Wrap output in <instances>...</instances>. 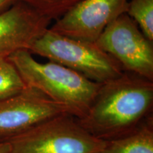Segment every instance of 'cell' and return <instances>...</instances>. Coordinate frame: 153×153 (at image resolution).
Here are the masks:
<instances>
[{
  "mask_svg": "<svg viewBox=\"0 0 153 153\" xmlns=\"http://www.w3.org/2000/svg\"><path fill=\"white\" fill-rule=\"evenodd\" d=\"M153 81L133 73H123L101 84L89 110L77 119L89 133L104 141L131 133L152 117Z\"/></svg>",
  "mask_w": 153,
  "mask_h": 153,
  "instance_id": "1",
  "label": "cell"
},
{
  "mask_svg": "<svg viewBox=\"0 0 153 153\" xmlns=\"http://www.w3.org/2000/svg\"><path fill=\"white\" fill-rule=\"evenodd\" d=\"M8 59L26 87L41 91L48 98L68 108L77 119L89 110L101 83L89 79L73 70L51 62H38L28 50H19Z\"/></svg>",
  "mask_w": 153,
  "mask_h": 153,
  "instance_id": "2",
  "label": "cell"
},
{
  "mask_svg": "<svg viewBox=\"0 0 153 153\" xmlns=\"http://www.w3.org/2000/svg\"><path fill=\"white\" fill-rule=\"evenodd\" d=\"M28 51L105 83L123 73L120 65L96 44L55 33L49 29L36 39Z\"/></svg>",
  "mask_w": 153,
  "mask_h": 153,
  "instance_id": "3",
  "label": "cell"
},
{
  "mask_svg": "<svg viewBox=\"0 0 153 153\" xmlns=\"http://www.w3.org/2000/svg\"><path fill=\"white\" fill-rule=\"evenodd\" d=\"M7 143L10 153H102L106 145L69 114L51 118Z\"/></svg>",
  "mask_w": 153,
  "mask_h": 153,
  "instance_id": "4",
  "label": "cell"
},
{
  "mask_svg": "<svg viewBox=\"0 0 153 153\" xmlns=\"http://www.w3.org/2000/svg\"><path fill=\"white\" fill-rule=\"evenodd\" d=\"M96 44L119 63L123 71L153 81V41L126 13L106 26Z\"/></svg>",
  "mask_w": 153,
  "mask_h": 153,
  "instance_id": "5",
  "label": "cell"
},
{
  "mask_svg": "<svg viewBox=\"0 0 153 153\" xmlns=\"http://www.w3.org/2000/svg\"><path fill=\"white\" fill-rule=\"evenodd\" d=\"M65 114H71L66 107L41 91L26 87L0 100V143L8 142L51 118Z\"/></svg>",
  "mask_w": 153,
  "mask_h": 153,
  "instance_id": "6",
  "label": "cell"
},
{
  "mask_svg": "<svg viewBox=\"0 0 153 153\" xmlns=\"http://www.w3.org/2000/svg\"><path fill=\"white\" fill-rule=\"evenodd\" d=\"M128 0H85L55 20L50 30L82 41L96 42L101 33L126 13Z\"/></svg>",
  "mask_w": 153,
  "mask_h": 153,
  "instance_id": "7",
  "label": "cell"
},
{
  "mask_svg": "<svg viewBox=\"0 0 153 153\" xmlns=\"http://www.w3.org/2000/svg\"><path fill=\"white\" fill-rule=\"evenodd\" d=\"M51 21L28 4L18 1L0 13V57L29 50L49 28Z\"/></svg>",
  "mask_w": 153,
  "mask_h": 153,
  "instance_id": "8",
  "label": "cell"
},
{
  "mask_svg": "<svg viewBox=\"0 0 153 153\" xmlns=\"http://www.w3.org/2000/svg\"><path fill=\"white\" fill-rule=\"evenodd\" d=\"M102 153H153L152 116L131 133L106 141Z\"/></svg>",
  "mask_w": 153,
  "mask_h": 153,
  "instance_id": "9",
  "label": "cell"
},
{
  "mask_svg": "<svg viewBox=\"0 0 153 153\" xmlns=\"http://www.w3.org/2000/svg\"><path fill=\"white\" fill-rule=\"evenodd\" d=\"M126 14L133 19L143 33L153 41V0L128 1Z\"/></svg>",
  "mask_w": 153,
  "mask_h": 153,
  "instance_id": "10",
  "label": "cell"
},
{
  "mask_svg": "<svg viewBox=\"0 0 153 153\" xmlns=\"http://www.w3.org/2000/svg\"><path fill=\"white\" fill-rule=\"evenodd\" d=\"M26 87L20 74L8 57H0V100L16 94Z\"/></svg>",
  "mask_w": 153,
  "mask_h": 153,
  "instance_id": "11",
  "label": "cell"
},
{
  "mask_svg": "<svg viewBox=\"0 0 153 153\" xmlns=\"http://www.w3.org/2000/svg\"><path fill=\"white\" fill-rule=\"evenodd\" d=\"M28 4L52 22L72 10L85 0H19Z\"/></svg>",
  "mask_w": 153,
  "mask_h": 153,
  "instance_id": "12",
  "label": "cell"
},
{
  "mask_svg": "<svg viewBox=\"0 0 153 153\" xmlns=\"http://www.w3.org/2000/svg\"><path fill=\"white\" fill-rule=\"evenodd\" d=\"M18 1L19 0H0V13L7 10Z\"/></svg>",
  "mask_w": 153,
  "mask_h": 153,
  "instance_id": "13",
  "label": "cell"
},
{
  "mask_svg": "<svg viewBox=\"0 0 153 153\" xmlns=\"http://www.w3.org/2000/svg\"><path fill=\"white\" fill-rule=\"evenodd\" d=\"M0 153H10L9 143H0Z\"/></svg>",
  "mask_w": 153,
  "mask_h": 153,
  "instance_id": "14",
  "label": "cell"
}]
</instances>
